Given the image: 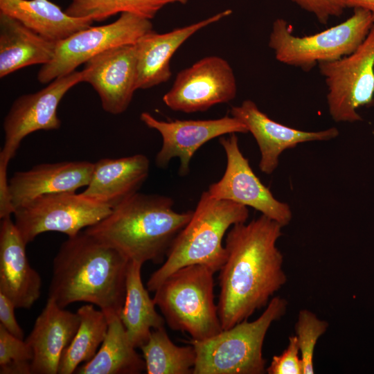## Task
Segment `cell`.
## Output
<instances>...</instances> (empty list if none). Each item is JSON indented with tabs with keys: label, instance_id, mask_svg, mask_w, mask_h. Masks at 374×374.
<instances>
[{
	"label": "cell",
	"instance_id": "d4e9b609",
	"mask_svg": "<svg viewBox=\"0 0 374 374\" xmlns=\"http://www.w3.org/2000/svg\"><path fill=\"white\" fill-rule=\"evenodd\" d=\"M106 336L95 356L79 366L78 374H139L145 371V364L131 343L118 314L106 316Z\"/></svg>",
	"mask_w": 374,
	"mask_h": 374
},
{
	"label": "cell",
	"instance_id": "7402d4cb",
	"mask_svg": "<svg viewBox=\"0 0 374 374\" xmlns=\"http://www.w3.org/2000/svg\"><path fill=\"white\" fill-rule=\"evenodd\" d=\"M55 44L0 12L1 78L28 66L49 62L53 57Z\"/></svg>",
	"mask_w": 374,
	"mask_h": 374
},
{
	"label": "cell",
	"instance_id": "cb8c5ba5",
	"mask_svg": "<svg viewBox=\"0 0 374 374\" xmlns=\"http://www.w3.org/2000/svg\"><path fill=\"white\" fill-rule=\"evenodd\" d=\"M143 264L130 260L128 263L125 296L118 314L129 339L135 348H140L148 339L153 329L164 326L165 319L155 309L148 290L141 280Z\"/></svg>",
	"mask_w": 374,
	"mask_h": 374
},
{
	"label": "cell",
	"instance_id": "30bf717a",
	"mask_svg": "<svg viewBox=\"0 0 374 374\" xmlns=\"http://www.w3.org/2000/svg\"><path fill=\"white\" fill-rule=\"evenodd\" d=\"M153 31L150 19L123 12L114 22L90 26L56 42L53 59L43 64L37 80L49 83L84 64L93 56L114 47L134 44L144 35Z\"/></svg>",
	"mask_w": 374,
	"mask_h": 374
},
{
	"label": "cell",
	"instance_id": "277c9868",
	"mask_svg": "<svg viewBox=\"0 0 374 374\" xmlns=\"http://www.w3.org/2000/svg\"><path fill=\"white\" fill-rule=\"evenodd\" d=\"M247 206L202 193L192 217L174 240L164 263L150 276L148 291L154 292L173 272L190 265H202L214 273L226 258L222 240L234 224L245 222Z\"/></svg>",
	"mask_w": 374,
	"mask_h": 374
},
{
	"label": "cell",
	"instance_id": "e0dca14e",
	"mask_svg": "<svg viewBox=\"0 0 374 374\" xmlns=\"http://www.w3.org/2000/svg\"><path fill=\"white\" fill-rule=\"evenodd\" d=\"M26 244L11 216L1 219L0 292L16 308H30L41 294L42 278L28 262Z\"/></svg>",
	"mask_w": 374,
	"mask_h": 374
},
{
	"label": "cell",
	"instance_id": "7c38bea8",
	"mask_svg": "<svg viewBox=\"0 0 374 374\" xmlns=\"http://www.w3.org/2000/svg\"><path fill=\"white\" fill-rule=\"evenodd\" d=\"M236 94V80L231 65L225 59L213 55L180 71L163 101L173 111L193 113L229 103Z\"/></svg>",
	"mask_w": 374,
	"mask_h": 374
},
{
	"label": "cell",
	"instance_id": "9a60e30c",
	"mask_svg": "<svg viewBox=\"0 0 374 374\" xmlns=\"http://www.w3.org/2000/svg\"><path fill=\"white\" fill-rule=\"evenodd\" d=\"M84 64L82 82L98 93L103 109L114 115L123 113L137 89L135 44L107 49Z\"/></svg>",
	"mask_w": 374,
	"mask_h": 374
},
{
	"label": "cell",
	"instance_id": "ba28073f",
	"mask_svg": "<svg viewBox=\"0 0 374 374\" xmlns=\"http://www.w3.org/2000/svg\"><path fill=\"white\" fill-rule=\"evenodd\" d=\"M318 65L327 85V103L332 119L362 121L357 110L374 104V24L353 53Z\"/></svg>",
	"mask_w": 374,
	"mask_h": 374
},
{
	"label": "cell",
	"instance_id": "6da1fadb",
	"mask_svg": "<svg viewBox=\"0 0 374 374\" xmlns=\"http://www.w3.org/2000/svg\"><path fill=\"white\" fill-rule=\"evenodd\" d=\"M283 227L261 215L248 223L235 224L228 231L217 304L223 330L247 320L267 306L286 283L283 255L276 247Z\"/></svg>",
	"mask_w": 374,
	"mask_h": 374
},
{
	"label": "cell",
	"instance_id": "d6986e66",
	"mask_svg": "<svg viewBox=\"0 0 374 374\" xmlns=\"http://www.w3.org/2000/svg\"><path fill=\"white\" fill-rule=\"evenodd\" d=\"M231 13L232 10L227 9L168 33L153 30L143 35L135 44L136 89H149L167 82L172 75L170 60L177 50L195 33Z\"/></svg>",
	"mask_w": 374,
	"mask_h": 374
},
{
	"label": "cell",
	"instance_id": "4316f807",
	"mask_svg": "<svg viewBox=\"0 0 374 374\" xmlns=\"http://www.w3.org/2000/svg\"><path fill=\"white\" fill-rule=\"evenodd\" d=\"M140 348L148 374H193L196 362L195 348L175 345L164 326L153 329Z\"/></svg>",
	"mask_w": 374,
	"mask_h": 374
},
{
	"label": "cell",
	"instance_id": "8fae6325",
	"mask_svg": "<svg viewBox=\"0 0 374 374\" xmlns=\"http://www.w3.org/2000/svg\"><path fill=\"white\" fill-rule=\"evenodd\" d=\"M81 82L82 71H74L54 79L37 92L15 100L3 123L5 139L0 152V165L8 166L21 141L28 134L60 127L58 105L64 96Z\"/></svg>",
	"mask_w": 374,
	"mask_h": 374
},
{
	"label": "cell",
	"instance_id": "d6a6232c",
	"mask_svg": "<svg viewBox=\"0 0 374 374\" xmlns=\"http://www.w3.org/2000/svg\"><path fill=\"white\" fill-rule=\"evenodd\" d=\"M15 308L14 303L0 292V326L14 336L24 339L23 330L15 317Z\"/></svg>",
	"mask_w": 374,
	"mask_h": 374
},
{
	"label": "cell",
	"instance_id": "ac0fdd59",
	"mask_svg": "<svg viewBox=\"0 0 374 374\" xmlns=\"http://www.w3.org/2000/svg\"><path fill=\"white\" fill-rule=\"evenodd\" d=\"M80 324L78 314L59 306L51 298L25 339L33 353L32 374H57L60 362Z\"/></svg>",
	"mask_w": 374,
	"mask_h": 374
},
{
	"label": "cell",
	"instance_id": "2e32d148",
	"mask_svg": "<svg viewBox=\"0 0 374 374\" xmlns=\"http://www.w3.org/2000/svg\"><path fill=\"white\" fill-rule=\"evenodd\" d=\"M230 113L246 125L256 139L261 154L259 168L267 175L278 167L279 157L285 150L294 148L302 143L327 141L339 135L336 127L308 132L278 123L261 112L251 100H245L240 105L232 107Z\"/></svg>",
	"mask_w": 374,
	"mask_h": 374
},
{
	"label": "cell",
	"instance_id": "9c48e42d",
	"mask_svg": "<svg viewBox=\"0 0 374 374\" xmlns=\"http://www.w3.org/2000/svg\"><path fill=\"white\" fill-rule=\"evenodd\" d=\"M112 211L109 206L81 193L64 192L39 196L17 207L13 215L14 222L28 244L45 232L75 235L83 229L99 222Z\"/></svg>",
	"mask_w": 374,
	"mask_h": 374
},
{
	"label": "cell",
	"instance_id": "8992f818",
	"mask_svg": "<svg viewBox=\"0 0 374 374\" xmlns=\"http://www.w3.org/2000/svg\"><path fill=\"white\" fill-rule=\"evenodd\" d=\"M214 272L202 265H190L171 274L154 291V303L174 330L203 341L223 329L214 301Z\"/></svg>",
	"mask_w": 374,
	"mask_h": 374
},
{
	"label": "cell",
	"instance_id": "603a6c76",
	"mask_svg": "<svg viewBox=\"0 0 374 374\" xmlns=\"http://www.w3.org/2000/svg\"><path fill=\"white\" fill-rule=\"evenodd\" d=\"M0 12L43 37L57 42L91 26L90 17H75L48 0H0Z\"/></svg>",
	"mask_w": 374,
	"mask_h": 374
},
{
	"label": "cell",
	"instance_id": "44dd1931",
	"mask_svg": "<svg viewBox=\"0 0 374 374\" xmlns=\"http://www.w3.org/2000/svg\"><path fill=\"white\" fill-rule=\"evenodd\" d=\"M150 161L142 154L94 163L89 183L81 193L114 208L138 192L148 177Z\"/></svg>",
	"mask_w": 374,
	"mask_h": 374
},
{
	"label": "cell",
	"instance_id": "1f68e13d",
	"mask_svg": "<svg viewBox=\"0 0 374 374\" xmlns=\"http://www.w3.org/2000/svg\"><path fill=\"white\" fill-rule=\"evenodd\" d=\"M303 10L313 14L319 23L327 24L332 17L341 16L348 8L349 0H292Z\"/></svg>",
	"mask_w": 374,
	"mask_h": 374
},
{
	"label": "cell",
	"instance_id": "484cf974",
	"mask_svg": "<svg viewBox=\"0 0 374 374\" xmlns=\"http://www.w3.org/2000/svg\"><path fill=\"white\" fill-rule=\"evenodd\" d=\"M77 313L80 324L75 336L64 350L58 374H71L84 362L90 361L102 344L108 328V320L93 304L84 305Z\"/></svg>",
	"mask_w": 374,
	"mask_h": 374
},
{
	"label": "cell",
	"instance_id": "3957f363",
	"mask_svg": "<svg viewBox=\"0 0 374 374\" xmlns=\"http://www.w3.org/2000/svg\"><path fill=\"white\" fill-rule=\"evenodd\" d=\"M167 196L136 193L84 231L129 260L161 263L193 211L179 213Z\"/></svg>",
	"mask_w": 374,
	"mask_h": 374
},
{
	"label": "cell",
	"instance_id": "ffe728a7",
	"mask_svg": "<svg viewBox=\"0 0 374 374\" xmlns=\"http://www.w3.org/2000/svg\"><path fill=\"white\" fill-rule=\"evenodd\" d=\"M94 163L87 161L41 163L25 171H18L9 179L15 209L46 194L75 192L89 183Z\"/></svg>",
	"mask_w": 374,
	"mask_h": 374
},
{
	"label": "cell",
	"instance_id": "f1b7e54d",
	"mask_svg": "<svg viewBox=\"0 0 374 374\" xmlns=\"http://www.w3.org/2000/svg\"><path fill=\"white\" fill-rule=\"evenodd\" d=\"M328 323L320 319L310 310L303 309L299 312L295 332L303 363V374L314 373L313 358L319 339L326 332Z\"/></svg>",
	"mask_w": 374,
	"mask_h": 374
},
{
	"label": "cell",
	"instance_id": "836d02e7",
	"mask_svg": "<svg viewBox=\"0 0 374 374\" xmlns=\"http://www.w3.org/2000/svg\"><path fill=\"white\" fill-rule=\"evenodd\" d=\"M7 170L8 166L0 165V219L11 216L15 212Z\"/></svg>",
	"mask_w": 374,
	"mask_h": 374
},
{
	"label": "cell",
	"instance_id": "83f0119b",
	"mask_svg": "<svg viewBox=\"0 0 374 374\" xmlns=\"http://www.w3.org/2000/svg\"><path fill=\"white\" fill-rule=\"evenodd\" d=\"M188 0H71L65 12L75 17H90L103 21L118 13L130 12L152 19L165 6Z\"/></svg>",
	"mask_w": 374,
	"mask_h": 374
},
{
	"label": "cell",
	"instance_id": "f546056e",
	"mask_svg": "<svg viewBox=\"0 0 374 374\" xmlns=\"http://www.w3.org/2000/svg\"><path fill=\"white\" fill-rule=\"evenodd\" d=\"M33 353L25 339L0 326V373L32 374Z\"/></svg>",
	"mask_w": 374,
	"mask_h": 374
},
{
	"label": "cell",
	"instance_id": "7a4b0ae2",
	"mask_svg": "<svg viewBox=\"0 0 374 374\" xmlns=\"http://www.w3.org/2000/svg\"><path fill=\"white\" fill-rule=\"evenodd\" d=\"M130 260L84 231L68 237L53 260L48 297L61 308L75 302L119 314L125 296Z\"/></svg>",
	"mask_w": 374,
	"mask_h": 374
},
{
	"label": "cell",
	"instance_id": "4dcf8cb0",
	"mask_svg": "<svg viewBox=\"0 0 374 374\" xmlns=\"http://www.w3.org/2000/svg\"><path fill=\"white\" fill-rule=\"evenodd\" d=\"M299 352L296 335L290 336L286 348L281 354L272 357L266 372L268 374H303V363L299 356Z\"/></svg>",
	"mask_w": 374,
	"mask_h": 374
},
{
	"label": "cell",
	"instance_id": "4fadbf2b",
	"mask_svg": "<svg viewBox=\"0 0 374 374\" xmlns=\"http://www.w3.org/2000/svg\"><path fill=\"white\" fill-rule=\"evenodd\" d=\"M219 141L226 154V166L222 178L209 186L210 195L253 208L283 226L289 224L292 218L290 206L275 198L253 172L240 151L235 133L220 136Z\"/></svg>",
	"mask_w": 374,
	"mask_h": 374
},
{
	"label": "cell",
	"instance_id": "52a82bcc",
	"mask_svg": "<svg viewBox=\"0 0 374 374\" xmlns=\"http://www.w3.org/2000/svg\"><path fill=\"white\" fill-rule=\"evenodd\" d=\"M373 24L368 10L355 8L352 16L344 22L314 35L297 37L292 34L287 22L278 18L272 24L268 44L278 62L309 71L321 62L353 53Z\"/></svg>",
	"mask_w": 374,
	"mask_h": 374
},
{
	"label": "cell",
	"instance_id": "e575fe53",
	"mask_svg": "<svg viewBox=\"0 0 374 374\" xmlns=\"http://www.w3.org/2000/svg\"><path fill=\"white\" fill-rule=\"evenodd\" d=\"M362 8L368 10L374 21V0H349L348 8Z\"/></svg>",
	"mask_w": 374,
	"mask_h": 374
},
{
	"label": "cell",
	"instance_id": "5b68a950",
	"mask_svg": "<svg viewBox=\"0 0 374 374\" xmlns=\"http://www.w3.org/2000/svg\"><path fill=\"white\" fill-rule=\"evenodd\" d=\"M287 301L271 298L262 314L241 321L203 341L191 339L196 352L193 374H262L267 361L262 346L271 325L287 311Z\"/></svg>",
	"mask_w": 374,
	"mask_h": 374
},
{
	"label": "cell",
	"instance_id": "5bb4252c",
	"mask_svg": "<svg viewBox=\"0 0 374 374\" xmlns=\"http://www.w3.org/2000/svg\"><path fill=\"white\" fill-rule=\"evenodd\" d=\"M140 118L146 126L161 135L162 146L157 154L156 165L165 168L172 158L178 157L179 174L181 177L188 174L195 152L210 140L225 134L249 132L243 123L228 115L217 119L164 121L155 118L149 112H142Z\"/></svg>",
	"mask_w": 374,
	"mask_h": 374
}]
</instances>
